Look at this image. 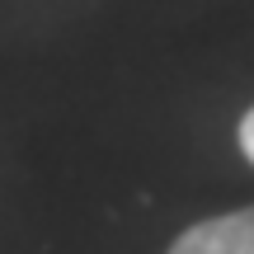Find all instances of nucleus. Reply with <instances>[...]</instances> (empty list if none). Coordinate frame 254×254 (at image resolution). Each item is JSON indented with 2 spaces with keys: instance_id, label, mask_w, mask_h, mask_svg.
<instances>
[{
  "instance_id": "f257e3e1",
  "label": "nucleus",
  "mask_w": 254,
  "mask_h": 254,
  "mask_svg": "<svg viewBox=\"0 0 254 254\" xmlns=\"http://www.w3.org/2000/svg\"><path fill=\"white\" fill-rule=\"evenodd\" d=\"M170 254H254V207L226 212V217H207L189 226L170 245Z\"/></svg>"
},
{
  "instance_id": "f03ea898",
  "label": "nucleus",
  "mask_w": 254,
  "mask_h": 254,
  "mask_svg": "<svg viewBox=\"0 0 254 254\" xmlns=\"http://www.w3.org/2000/svg\"><path fill=\"white\" fill-rule=\"evenodd\" d=\"M240 151H245V160L254 165V109L240 118Z\"/></svg>"
}]
</instances>
